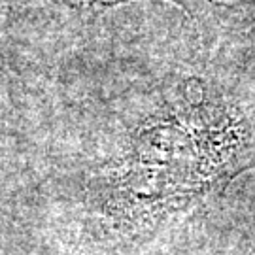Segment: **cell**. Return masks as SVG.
<instances>
[{"label": "cell", "instance_id": "obj_1", "mask_svg": "<svg viewBox=\"0 0 255 255\" xmlns=\"http://www.w3.org/2000/svg\"><path fill=\"white\" fill-rule=\"evenodd\" d=\"M255 168V85L176 76L104 168L99 210L110 227L146 237L219 197Z\"/></svg>", "mask_w": 255, "mask_h": 255}, {"label": "cell", "instance_id": "obj_2", "mask_svg": "<svg viewBox=\"0 0 255 255\" xmlns=\"http://www.w3.org/2000/svg\"><path fill=\"white\" fill-rule=\"evenodd\" d=\"M46 2L59 4V6H64V8L70 9H78V11H83V13H93V11L116 8L119 4H125V2H130V0H46ZM170 2H174L180 8L185 9L187 15H199L208 0H170Z\"/></svg>", "mask_w": 255, "mask_h": 255}]
</instances>
